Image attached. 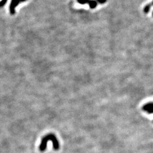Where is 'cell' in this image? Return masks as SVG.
Masks as SVG:
<instances>
[{
    "mask_svg": "<svg viewBox=\"0 0 153 153\" xmlns=\"http://www.w3.org/2000/svg\"><path fill=\"white\" fill-rule=\"evenodd\" d=\"M49 141H51L53 143V149L56 150H57L59 149L60 148V145L59 141L57 140L56 136L54 134L52 133H49L45 136H44L41 141V144L39 146V150L40 152H44L45 150L47 148V143Z\"/></svg>",
    "mask_w": 153,
    "mask_h": 153,
    "instance_id": "1",
    "label": "cell"
},
{
    "mask_svg": "<svg viewBox=\"0 0 153 153\" xmlns=\"http://www.w3.org/2000/svg\"><path fill=\"white\" fill-rule=\"evenodd\" d=\"M27 0H12L11 3L10 5V13L11 14H14L15 11L16 6L21 2H25Z\"/></svg>",
    "mask_w": 153,
    "mask_h": 153,
    "instance_id": "2",
    "label": "cell"
},
{
    "mask_svg": "<svg viewBox=\"0 0 153 153\" xmlns=\"http://www.w3.org/2000/svg\"><path fill=\"white\" fill-rule=\"evenodd\" d=\"M142 110L148 114H153V102H149L144 104L142 107Z\"/></svg>",
    "mask_w": 153,
    "mask_h": 153,
    "instance_id": "3",
    "label": "cell"
},
{
    "mask_svg": "<svg viewBox=\"0 0 153 153\" xmlns=\"http://www.w3.org/2000/svg\"><path fill=\"white\" fill-rule=\"evenodd\" d=\"M88 3L91 9H94L97 6V2L94 0H89L88 2Z\"/></svg>",
    "mask_w": 153,
    "mask_h": 153,
    "instance_id": "4",
    "label": "cell"
},
{
    "mask_svg": "<svg viewBox=\"0 0 153 153\" xmlns=\"http://www.w3.org/2000/svg\"><path fill=\"white\" fill-rule=\"evenodd\" d=\"M153 6L152 3H149V4H148L147 5L145 6V7H144V11L145 13L146 14H148L150 10V9H151V7Z\"/></svg>",
    "mask_w": 153,
    "mask_h": 153,
    "instance_id": "5",
    "label": "cell"
},
{
    "mask_svg": "<svg viewBox=\"0 0 153 153\" xmlns=\"http://www.w3.org/2000/svg\"><path fill=\"white\" fill-rule=\"evenodd\" d=\"M89 0H77L78 2L80 4H82V5H84V4H86V3H88V1Z\"/></svg>",
    "mask_w": 153,
    "mask_h": 153,
    "instance_id": "6",
    "label": "cell"
},
{
    "mask_svg": "<svg viewBox=\"0 0 153 153\" xmlns=\"http://www.w3.org/2000/svg\"><path fill=\"white\" fill-rule=\"evenodd\" d=\"M96 1H97V2H98L99 3H102V4L104 3L107 1V0H96Z\"/></svg>",
    "mask_w": 153,
    "mask_h": 153,
    "instance_id": "7",
    "label": "cell"
},
{
    "mask_svg": "<svg viewBox=\"0 0 153 153\" xmlns=\"http://www.w3.org/2000/svg\"><path fill=\"white\" fill-rule=\"evenodd\" d=\"M152 5H153V2H152Z\"/></svg>",
    "mask_w": 153,
    "mask_h": 153,
    "instance_id": "8",
    "label": "cell"
}]
</instances>
